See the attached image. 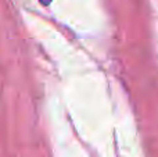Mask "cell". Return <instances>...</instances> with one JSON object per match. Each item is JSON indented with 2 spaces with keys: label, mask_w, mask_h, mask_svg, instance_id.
I'll return each instance as SVG.
<instances>
[{
  "label": "cell",
  "mask_w": 158,
  "mask_h": 157,
  "mask_svg": "<svg viewBox=\"0 0 158 157\" xmlns=\"http://www.w3.org/2000/svg\"><path fill=\"white\" fill-rule=\"evenodd\" d=\"M39 2H40V3H43V4H49V3L52 2V0H39Z\"/></svg>",
  "instance_id": "1"
}]
</instances>
